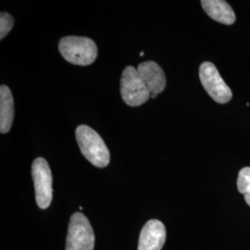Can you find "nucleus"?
<instances>
[{
    "label": "nucleus",
    "instance_id": "obj_1",
    "mask_svg": "<svg viewBox=\"0 0 250 250\" xmlns=\"http://www.w3.org/2000/svg\"><path fill=\"white\" fill-rule=\"evenodd\" d=\"M76 140L82 154L94 166L105 168L109 163V151L101 136L87 125L76 129Z\"/></svg>",
    "mask_w": 250,
    "mask_h": 250
},
{
    "label": "nucleus",
    "instance_id": "obj_2",
    "mask_svg": "<svg viewBox=\"0 0 250 250\" xmlns=\"http://www.w3.org/2000/svg\"><path fill=\"white\" fill-rule=\"evenodd\" d=\"M63 58L74 65L86 66L94 62L98 56V46L87 37L66 36L59 43Z\"/></svg>",
    "mask_w": 250,
    "mask_h": 250
},
{
    "label": "nucleus",
    "instance_id": "obj_3",
    "mask_svg": "<svg viewBox=\"0 0 250 250\" xmlns=\"http://www.w3.org/2000/svg\"><path fill=\"white\" fill-rule=\"evenodd\" d=\"M95 234L88 219L81 212L72 215L69 224L66 250H94Z\"/></svg>",
    "mask_w": 250,
    "mask_h": 250
},
{
    "label": "nucleus",
    "instance_id": "obj_4",
    "mask_svg": "<svg viewBox=\"0 0 250 250\" xmlns=\"http://www.w3.org/2000/svg\"><path fill=\"white\" fill-rule=\"evenodd\" d=\"M121 95L125 103L130 107L143 105L150 99V92L133 66L126 67L122 74Z\"/></svg>",
    "mask_w": 250,
    "mask_h": 250
},
{
    "label": "nucleus",
    "instance_id": "obj_5",
    "mask_svg": "<svg viewBox=\"0 0 250 250\" xmlns=\"http://www.w3.org/2000/svg\"><path fill=\"white\" fill-rule=\"evenodd\" d=\"M199 79L207 93L216 102L225 104L232 99V90L223 80L213 63L206 62L200 65Z\"/></svg>",
    "mask_w": 250,
    "mask_h": 250
},
{
    "label": "nucleus",
    "instance_id": "obj_6",
    "mask_svg": "<svg viewBox=\"0 0 250 250\" xmlns=\"http://www.w3.org/2000/svg\"><path fill=\"white\" fill-rule=\"evenodd\" d=\"M32 176L35 184L36 203L40 208H47L52 201V172L47 161L37 158L32 165Z\"/></svg>",
    "mask_w": 250,
    "mask_h": 250
},
{
    "label": "nucleus",
    "instance_id": "obj_7",
    "mask_svg": "<svg viewBox=\"0 0 250 250\" xmlns=\"http://www.w3.org/2000/svg\"><path fill=\"white\" fill-rule=\"evenodd\" d=\"M137 72L150 92V98L156 99L166 86V77L160 65L154 62L140 63Z\"/></svg>",
    "mask_w": 250,
    "mask_h": 250
},
{
    "label": "nucleus",
    "instance_id": "obj_8",
    "mask_svg": "<svg viewBox=\"0 0 250 250\" xmlns=\"http://www.w3.org/2000/svg\"><path fill=\"white\" fill-rule=\"evenodd\" d=\"M166 241V228L158 220H150L142 229L138 250H161Z\"/></svg>",
    "mask_w": 250,
    "mask_h": 250
},
{
    "label": "nucleus",
    "instance_id": "obj_9",
    "mask_svg": "<svg viewBox=\"0 0 250 250\" xmlns=\"http://www.w3.org/2000/svg\"><path fill=\"white\" fill-rule=\"evenodd\" d=\"M201 5L206 13L216 21L226 25L235 22L234 11L224 0H202Z\"/></svg>",
    "mask_w": 250,
    "mask_h": 250
},
{
    "label": "nucleus",
    "instance_id": "obj_10",
    "mask_svg": "<svg viewBox=\"0 0 250 250\" xmlns=\"http://www.w3.org/2000/svg\"><path fill=\"white\" fill-rule=\"evenodd\" d=\"M14 101L11 91L7 85L0 87V132L8 133L13 123Z\"/></svg>",
    "mask_w": 250,
    "mask_h": 250
},
{
    "label": "nucleus",
    "instance_id": "obj_11",
    "mask_svg": "<svg viewBox=\"0 0 250 250\" xmlns=\"http://www.w3.org/2000/svg\"><path fill=\"white\" fill-rule=\"evenodd\" d=\"M238 191L244 195L247 204L250 207V167L243 168L237 178Z\"/></svg>",
    "mask_w": 250,
    "mask_h": 250
},
{
    "label": "nucleus",
    "instance_id": "obj_12",
    "mask_svg": "<svg viewBox=\"0 0 250 250\" xmlns=\"http://www.w3.org/2000/svg\"><path fill=\"white\" fill-rule=\"evenodd\" d=\"M14 24V19L7 13V12H1L0 14V39H3L5 36L11 31Z\"/></svg>",
    "mask_w": 250,
    "mask_h": 250
},
{
    "label": "nucleus",
    "instance_id": "obj_13",
    "mask_svg": "<svg viewBox=\"0 0 250 250\" xmlns=\"http://www.w3.org/2000/svg\"><path fill=\"white\" fill-rule=\"evenodd\" d=\"M144 55V52H141V53H140V56H141V57H142V56H143Z\"/></svg>",
    "mask_w": 250,
    "mask_h": 250
}]
</instances>
